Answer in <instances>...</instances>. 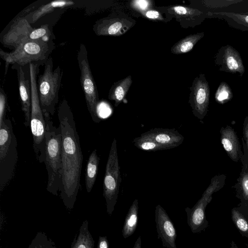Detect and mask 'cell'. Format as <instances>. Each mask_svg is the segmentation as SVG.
I'll list each match as a JSON object with an SVG mask.
<instances>
[{"label":"cell","mask_w":248,"mask_h":248,"mask_svg":"<svg viewBox=\"0 0 248 248\" xmlns=\"http://www.w3.org/2000/svg\"><path fill=\"white\" fill-rule=\"evenodd\" d=\"M133 25L129 20L123 18H105L97 21L93 26L97 35L120 36L126 32Z\"/></svg>","instance_id":"9a60e30c"},{"label":"cell","mask_w":248,"mask_h":248,"mask_svg":"<svg viewBox=\"0 0 248 248\" xmlns=\"http://www.w3.org/2000/svg\"><path fill=\"white\" fill-rule=\"evenodd\" d=\"M134 145L138 148L145 151H156L158 150H168L155 141L142 137H136L133 140Z\"/></svg>","instance_id":"4316f807"},{"label":"cell","mask_w":248,"mask_h":248,"mask_svg":"<svg viewBox=\"0 0 248 248\" xmlns=\"http://www.w3.org/2000/svg\"><path fill=\"white\" fill-rule=\"evenodd\" d=\"M225 178L223 174L214 176L196 204L191 209L189 207L185 209L187 215V224L192 232H200L207 227L208 223L206 219V207L212 200L213 193L224 186Z\"/></svg>","instance_id":"9c48e42d"},{"label":"cell","mask_w":248,"mask_h":248,"mask_svg":"<svg viewBox=\"0 0 248 248\" xmlns=\"http://www.w3.org/2000/svg\"><path fill=\"white\" fill-rule=\"evenodd\" d=\"M140 137L150 139L168 149L180 145L184 136L174 128H155L140 134Z\"/></svg>","instance_id":"5bb4252c"},{"label":"cell","mask_w":248,"mask_h":248,"mask_svg":"<svg viewBox=\"0 0 248 248\" xmlns=\"http://www.w3.org/2000/svg\"><path fill=\"white\" fill-rule=\"evenodd\" d=\"M6 95L4 91L1 88L0 91V124L6 119Z\"/></svg>","instance_id":"836d02e7"},{"label":"cell","mask_w":248,"mask_h":248,"mask_svg":"<svg viewBox=\"0 0 248 248\" xmlns=\"http://www.w3.org/2000/svg\"><path fill=\"white\" fill-rule=\"evenodd\" d=\"M33 29L24 17L18 18L1 37L0 41L7 47L16 49L25 41L26 37Z\"/></svg>","instance_id":"4fadbf2b"},{"label":"cell","mask_w":248,"mask_h":248,"mask_svg":"<svg viewBox=\"0 0 248 248\" xmlns=\"http://www.w3.org/2000/svg\"><path fill=\"white\" fill-rule=\"evenodd\" d=\"M152 5L153 1L149 0H135L130 2L131 7L140 13L150 10Z\"/></svg>","instance_id":"d6a6232c"},{"label":"cell","mask_w":248,"mask_h":248,"mask_svg":"<svg viewBox=\"0 0 248 248\" xmlns=\"http://www.w3.org/2000/svg\"><path fill=\"white\" fill-rule=\"evenodd\" d=\"M155 221L157 238L161 240L163 247L166 248H177L175 228L165 209L159 204L155 207Z\"/></svg>","instance_id":"7c38bea8"},{"label":"cell","mask_w":248,"mask_h":248,"mask_svg":"<svg viewBox=\"0 0 248 248\" xmlns=\"http://www.w3.org/2000/svg\"><path fill=\"white\" fill-rule=\"evenodd\" d=\"M221 143L228 156L234 161H238L242 157L241 148L237 136L230 126L220 130Z\"/></svg>","instance_id":"e0dca14e"},{"label":"cell","mask_w":248,"mask_h":248,"mask_svg":"<svg viewBox=\"0 0 248 248\" xmlns=\"http://www.w3.org/2000/svg\"><path fill=\"white\" fill-rule=\"evenodd\" d=\"M231 215L232 221L242 236L248 237V220L236 208L232 209Z\"/></svg>","instance_id":"83f0119b"},{"label":"cell","mask_w":248,"mask_h":248,"mask_svg":"<svg viewBox=\"0 0 248 248\" xmlns=\"http://www.w3.org/2000/svg\"><path fill=\"white\" fill-rule=\"evenodd\" d=\"M28 248H58L44 232H38Z\"/></svg>","instance_id":"f1b7e54d"},{"label":"cell","mask_w":248,"mask_h":248,"mask_svg":"<svg viewBox=\"0 0 248 248\" xmlns=\"http://www.w3.org/2000/svg\"><path fill=\"white\" fill-rule=\"evenodd\" d=\"M52 57H49L44 64V70L39 76L37 91L41 108L44 113L53 115L59 101V93L62 74L59 66L53 70Z\"/></svg>","instance_id":"8992f818"},{"label":"cell","mask_w":248,"mask_h":248,"mask_svg":"<svg viewBox=\"0 0 248 248\" xmlns=\"http://www.w3.org/2000/svg\"><path fill=\"white\" fill-rule=\"evenodd\" d=\"M120 166L117 148V140L113 139L106 166L103 181V196L106 200L107 212L111 215L117 202L120 183Z\"/></svg>","instance_id":"52a82bcc"},{"label":"cell","mask_w":248,"mask_h":248,"mask_svg":"<svg viewBox=\"0 0 248 248\" xmlns=\"http://www.w3.org/2000/svg\"><path fill=\"white\" fill-rule=\"evenodd\" d=\"M39 65L29 64L31 89L30 128L33 138V147L37 160L44 162L46 157V122L41 108L37 91V75Z\"/></svg>","instance_id":"3957f363"},{"label":"cell","mask_w":248,"mask_h":248,"mask_svg":"<svg viewBox=\"0 0 248 248\" xmlns=\"http://www.w3.org/2000/svg\"><path fill=\"white\" fill-rule=\"evenodd\" d=\"M17 71L19 93L21 100V108L24 114L25 126H30L31 109V82L26 79L22 67L16 64L14 65Z\"/></svg>","instance_id":"2e32d148"},{"label":"cell","mask_w":248,"mask_h":248,"mask_svg":"<svg viewBox=\"0 0 248 248\" xmlns=\"http://www.w3.org/2000/svg\"><path fill=\"white\" fill-rule=\"evenodd\" d=\"M169 13L180 17H186L198 22H202L207 17V12L196 8L185 6L176 5L169 8Z\"/></svg>","instance_id":"cb8c5ba5"},{"label":"cell","mask_w":248,"mask_h":248,"mask_svg":"<svg viewBox=\"0 0 248 248\" xmlns=\"http://www.w3.org/2000/svg\"><path fill=\"white\" fill-rule=\"evenodd\" d=\"M215 63L219 70L227 73L237 74L242 77L245 68L240 54L231 45L221 46L215 57Z\"/></svg>","instance_id":"8fae6325"},{"label":"cell","mask_w":248,"mask_h":248,"mask_svg":"<svg viewBox=\"0 0 248 248\" xmlns=\"http://www.w3.org/2000/svg\"><path fill=\"white\" fill-rule=\"evenodd\" d=\"M244 0H202V4L208 10L211 9L209 12H213L217 9H225L232 5L239 4L245 2Z\"/></svg>","instance_id":"4dcf8cb0"},{"label":"cell","mask_w":248,"mask_h":248,"mask_svg":"<svg viewBox=\"0 0 248 248\" xmlns=\"http://www.w3.org/2000/svg\"><path fill=\"white\" fill-rule=\"evenodd\" d=\"M88 221H83L70 248H94V240L88 229Z\"/></svg>","instance_id":"603a6c76"},{"label":"cell","mask_w":248,"mask_h":248,"mask_svg":"<svg viewBox=\"0 0 248 248\" xmlns=\"http://www.w3.org/2000/svg\"><path fill=\"white\" fill-rule=\"evenodd\" d=\"M243 135L245 143L243 141L244 150L248 155V116L246 117L243 124Z\"/></svg>","instance_id":"d590c367"},{"label":"cell","mask_w":248,"mask_h":248,"mask_svg":"<svg viewBox=\"0 0 248 248\" xmlns=\"http://www.w3.org/2000/svg\"><path fill=\"white\" fill-rule=\"evenodd\" d=\"M231 248H238L236 245V244L235 243V242L233 241H231Z\"/></svg>","instance_id":"f35d334b"},{"label":"cell","mask_w":248,"mask_h":248,"mask_svg":"<svg viewBox=\"0 0 248 248\" xmlns=\"http://www.w3.org/2000/svg\"><path fill=\"white\" fill-rule=\"evenodd\" d=\"M243 157V169L237 184V191L242 201L248 204V155L245 151Z\"/></svg>","instance_id":"484cf974"},{"label":"cell","mask_w":248,"mask_h":248,"mask_svg":"<svg viewBox=\"0 0 248 248\" xmlns=\"http://www.w3.org/2000/svg\"><path fill=\"white\" fill-rule=\"evenodd\" d=\"M77 60L80 72V84L88 111L93 121L98 123L101 119L97 113V108L99 104L97 89L88 60L86 47L82 44L80 45Z\"/></svg>","instance_id":"ba28073f"},{"label":"cell","mask_w":248,"mask_h":248,"mask_svg":"<svg viewBox=\"0 0 248 248\" xmlns=\"http://www.w3.org/2000/svg\"><path fill=\"white\" fill-rule=\"evenodd\" d=\"M58 117L61 128L62 146L60 196L65 207L72 210L81 186L83 155L74 114L65 99L59 106Z\"/></svg>","instance_id":"6da1fadb"},{"label":"cell","mask_w":248,"mask_h":248,"mask_svg":"<svg viewBox=\"0 0 248 248\" xmlns=\"http://www.w3.org/2000/svg\"><path fill=\"white\" fill-rule=\"evenodd\" d=\"M233 97V93L230 86L225 81L221 82L215 94L216 101L219 104H224Z\"/></svg>","instance_id":"f546056e"},{"label":"cell","mask_w":248,"mask_h":248,"mask_svg":"<svg viewBox=\"0 0 248 248\" xmlns=\"http://www.w3.org/2000/svg\"><path fill=\"white\" fill-rule=\"evenodd\" d=\"M138 200L136 199L125 218L122 229V235L124 238H127L134 233L138 223Z\"/></svg>","instance_id":"7402d4cb"},{"label":"cell","mask_w":248,"mask_h":248,"mask_svg":"<svg viewBox=\"0 0 248 248\" xmlns=\"http://www.w3.org/2000/svg\"><path fill=\"white\" fill-rule=\"evenodd\" d=\"M52 31L48 24H44L37 29H34L26 37L25 41L43 39L45 41L50 40Z\"/></svg>","instance_id":"1f68e13d"},{"label":"cell","mask_w":248,"mask_h":248,"mask_svg":"<svg viewBox=\"0 0 248 248\" xmlns=\"http://www.w3.org/2000/svg\"><path fill=\"white\" fill-rule=\"evenodd\" d=\"M207 17L225 20L232 28L243 31H248V15L234 12H207Z\"/></svg>","instance_id":"ac0fdd59"},{"label":"cell","mask_w":248,"mask_h":248,"mask_svg":"<svg viewBox=\"0 0 248 248\" xmlns=\"http://www.w3.org/2000/svg\"><path fill=\"white\" fill-rule=\"evenodd\" d=\"M141 14L147 19L153 20L164 21V18L162 15L158 11L155 10H148Z\"/></svg>","instance_id":"e575fe53"},{"label":"cell","mask_w":248,"mask_h":248,"mask_svg":"<svg viewBox=\"0 0 248 248\" xmlns=\"http://www.w3.org/2000/svg\"><path fill=\"white\" fill-rule=\"evenodd\" d=\"M97 248H109V243L106 236L99 237Z\"/></svg>","instance_id":"8d00e7d4"},{"label":"cell","mask_w":248,"mask_h":248,"mask_svg":"<svg viewBox=\"0 0 248 248\" xmlns=\"http://www.w3.org/2000/svg\"><path fill=\"white\" fill-rule=\"evenodd\" d=\"M190 90L189 103L192 113L202 120L207 114L210 100V87L204 74L194 79Z\"/></svg>","instance_id":"30bf717a"},{"label":"cell","mask_w":248,"mask_h":248,"mask_svg":"<svg viewBox=\"0 0 248 248\" xmlns=\"http://www.w3.org/2000/svg\"><path fill=\"white\" fill-rule=\"evenodd\" d=\"M74 4V2L68 0H58L42 5L35 11L28 14L24 17L30 23H34L46 15L58 8H65Z\"/></svg>","instance_id":"d6986e66"},{"label":"cell","mask_w":248,"mask_h":248,"mask_svg":"<svg viewBox=\"0 0 248 248\" xmlns=\"http://www.w3.org/2000/svg\"><path fill=\"white\" fill-rule=\"evenodd\" d=\"M54 46L52 40L45 41L41 39L25 41L11 52L0 49V56L5 62V74L10 64L22 67L30 63L45 64Z\"/></svg>","instance_id":"277c9868"},{"label":"cell","mask_w":248,"mask_h":248,"mask_svg":"<svg viewBox=\"0 0 248 248\" xmlns=\"http://www.w3.org/2000/svg\"><path fill=\"white\" fill-rule=\"evenodd\" d=\"M204 36L203 32L189 35L176 43L171 48L174 54H182L189 52Z\"/></svg>","instance_id":"d4e9b609"},{"label":"cell","mask_w":248,"mask_h":248,"mask_svg":"<svg viewBox=\"0 0 248 248\" xmlns=\"http://www.w3.org/2000/svg\"><path fill=\"white\" fill-rule=\"evenodd\" d=\"M46 122V157L45 164L48 175L46 190L58 196L62 184V146L61 126L56 127L50 115L44 113Z\"/></svg>","instance_id":"7a4b0ae2"},{"label":"cell","mask_w":248,"mask_h":248,"mask_svg":"<svg viewBox=\"0 0 248 248\" xmlns=\"http://www.w3.org/2000/svg\"><path fill=\"white\" fill-rule=\"evenodd\" d=\"M133 248H141V239L140 236L138 238Z\"/></svg>","instance_id":"74e56055"},{"label":"cell","mask_w":248,"mask_h":248,"mask_svg":"<svg viewBox=\"0 0 248 248\" xmlns=\"http://www.w3.org/2000/svg\"><path fill=\"white\" fill-rule=\"evenodd\" d=\"M131 76L115 82L110 88L108 98L115 102L114 106L117 107L125 97L132 84Z\"/></svg>","instance_id":"ffe728a7"},{"label":"cell","mask_w":248,"mask_h":248,"mask_svg":"<svg viewBox=\"0 0 248 248\" xmlns=\"http://www.w3.org/2000/svg\"><path fill=\"white\" fill-rule=\"evenodd\" d=\"M245 14H248V12H246V13H244Z\"/></svg>","instance_id":"ab89813d"},{"label":"cell","mask_w":248,"mask_h":248,"mask_svg":"<svg viewBox=\"0 0 248 248\" xmlns=\"http://www.w3.org/2000/svg\"><path fill=\"white\" fill-rule=\"evenodd\" d=\"M17 140L12 123L5 119L0 124V191L8 185L14 176L17 159Z\"/></svg>","instance_id":"5b68a950"},{"label":"cell","mask_w":248,"mask_h":248,"mask_svg":"<svg viewBox=\"0 0 248 248\" xmlns=\"http://www.w3.org/2000/svg\"><path fill=\"white\" fill-rule=\"evenodd\" d=\"M99 160L97 150L94 149L89 157L85 172V187L88 193L91 191L96 181Z\"/></svg>","instance_id":"44dd1931"}]
</instances>
